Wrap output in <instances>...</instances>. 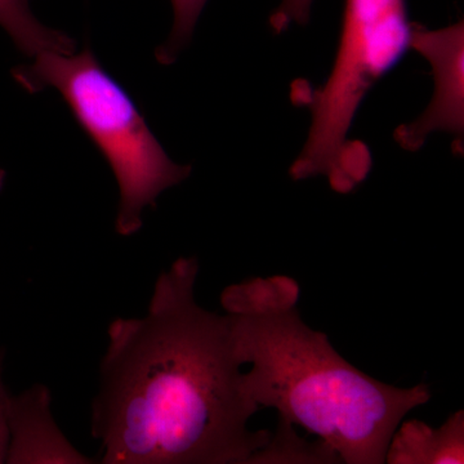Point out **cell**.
I'll return each mask as SVG.
<instances>
[{"mask_svg":"<svg viewBox=\"0 0 464 464\" xmlns=\"http://www.w3.org/2000/svg\"><path fill=\"white\" fill-rule=\"evenodd\" d=\"M12 78L27 93L57 91L102 152L121 194L115 230L121 237L141 230L143 212L190 177L191 167L169 158L130 94L103 70L91 48L44 52L14 67Z\"/></svg>","mask_w":464,"mask_h":464,"instance_id":"obj_4","label":"cell"},{"mask_svg":"<svg viewBox=\"0 0 464 464\" xmlns=\"http://www.w3.org/2000/svg\"><path fill=\"white\" fill-rule=\"evenodd\" d=\"M389 464L464 463V411H458L439 429L408 420L391 438Z\"/></svg>","mask_w":464,"mask_h":464,"instance_id":"obj_7","label":"cell"},{"mask_svg":"<svg viewBox=\"0 0 464 464\" xmlns=\"http://www.w3.org/2000/svg\"><path fill=\"white\" fill-rule=\"evenodd\" d=\"M5 463L88 464L65 438L51 413V392L35 384L9 405V445Z\"/></svg>","mask_w":464,"mask_h":464,"instance_id":"obj_6","label":"cell"},{"mask_svg":"<svg viewBox=\"0 0 464 464\" xmlns=\"http://www.w3.org/2000/svg\"><path fill=\"white\" fill-rule=\"evenodd\" d=\"M3 359L5 353L0 351V463L7 460L9 445V405L11 398L2 380Z\"/></svg>","mask_w":464,"mask_h":464,"instance_id":"obj_11","label":"cell"},{"mask_svg":"<svg viewBox=\"0 0 464 464\" xmlns=\"http://www.w3.org/2000/svg\"><path fill=\"white\" fill-rule=\"evenodd\" d=\"M0 27L8 34L18 50L30 58L44 52L72 53L76 51L74 39L44 25L25 0H0Z\"/></svg>","mask_w":464,"mask_h":464,"instance_id":"obj_8","label":"cell"},{"mask_svg":"<svg viewBox=\"0 0 464 464\" xmlns=\"http://www.w3.org/2000/svg\"><path fill=\"white\" fill-rule=\"evenodd\" d=\"M411 25L405 0H344L340 45L325 83L292 87L293 101L311 111L307 141L290 167L293 179L325 176L343 194L364 181L371 154L350 140V130L366 94L411 48Z\"/></svg>","mask_w":464,"mask_h":464,"instance_id":"obj_3","label":"cell"},{"mask_svg":"<svg viewBox=\"0 0 464 464\" xmlns=\"http://www.w3.org/2000/svg\"><path fill=\"white\" fill-rule=\"evenodd\" d=\"M314 0H280L279 7L270 17V25L277 34L285 32L290 25H307Z\"/></svg>","mask_w":464,"mask_h":464,"instance_id":"obj_10","label":"cell"},{"mask_svg":"<svg viewBox=\"0 0 464 464\" xmlns=\"http://www.w3.org/2000/svg\"><path fill=\"white\" fill-rule=\"evenodd\" d=\"M25 2H27V0H25Z\"/></svg>","mask_w":464,"mask_h":464,"instance_id":"obj_13","label":"cell"},{"mask_svg":"<svg viewBox=\"0 0 464 464\" xmlns=\"http://www.w3.org/2000/svg\"><path fill=\"white\" fill-rule=\"evenodd\" d=\"M411 48L432 66L435 91L431 102L420 118L400 125L396 142L408 151H417L433 132L457 137V152L463 151L464 136V25L463 21L439 30L411 25Z\"/></svg>","mask_w":464,"mask_h":464,"instance_id":"obj_5","label":"cell"},{"mask_svg":"<svg viewBox=\"0 0 464 464\" xmlns=\"http://www.w3.org/2000/svg\"><path fill=\"white\" fill-rule=\"evenodd\" d=\"M199 261L159 275L148 311L110 324L92 404L103 464H252L273 433L248 429L259 406L246 395L227 314L195 299Z\"/></svg>","mask_w":464,"mask_h":464,"instance_id":"obj_1","label":"cell"},{"mask_svg":"<svg viewBox=\"0 0 464 464\" xmlns=\"http://www.w3.org/2000/svg\"><path fill=\"white\" fill-rule=\"evenodd\" d=\"M173 8V26L169 38L157 50L159 63L170 65L179 52L190 42L192 34L208 0H170Z\"/></svg>","mask_w":464,"mask_h":464,"instance_id":"obj_9","label":"cell"},{"mask_svg":"<svg viewBox=\"0 0 464 464\" xmlns=\"http://www.w3.org/2000/svg\"><path fill=\"white\" fill-rule=\"evenodd\" d=\"M5 177H7V173L3 168H0V192L3 191V188H5Z\"/></svg>","mask_w":464,"mask_h":464,"instance_id":"obj_12","label":"cell"},{"mask_svg":"<svg viewBox=\"0 0 464 464\" xmlns=\"http://www.w3.org/2000/svg\"><path fill=\"white\" fill-rule=\"evenodd\" d=\"M298 298V283L284 275L222 292L235 350L252 365L241 377L244 392L259 408L276 409L280 424L316 436L340 463H386L391 438L409 411L430 401V387L399 389L362 373L304 323Z\"/></svg>","mask_w":464,"mask_h":464,"instance_id":"obj_2","label":"cell"}]
</instances>
